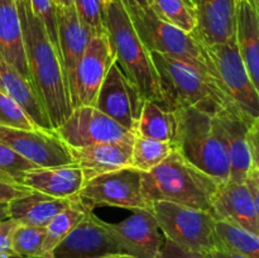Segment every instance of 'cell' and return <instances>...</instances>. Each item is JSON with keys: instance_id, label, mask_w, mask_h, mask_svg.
Returning <instances> with one entry per match:
<instances>
[{"instance_id": "cell-20", "label": "cell", "mask_w": 259, "mask_h": 258, "mask_svg": "<svg viewBox=\"0 0 259 258\" xmlns=\"http://www.w3.org/2000/svg\"><path fill=\"white\" fill-rule=\"evenodd\" d=\"M83 184V174L76 163L39 167L27 172L22 180L23 186L57 199L77 197Z\"/></svg>"}, {"instance_id": "cell-38", "label": "cell", "mask_w": 259, "mask_h": 258, "mask_svg": "<svg viewBox=\"0 0 259 258\" xmlns=\"http://www.w3.org/2000/svg\"><path fill=\"white\" fill-rule=\"evenodd\" d=\"M247 139L252 157V171H259V116L249 124Z\"/></svg>"}, {"instance_id": "cell-6", "label": "cell", "mask_w": 259, "mask_h": 258, "mask_svg": "<svg viewBox=\"0 0 259 258\" xmlns=\"http://www.w3.org/2000/svg\"><path fill=\"white\" fill-rule=\"evenodd\" d=\"M207 75L224 100L227 110L252 123L259 116V94L249 77L234 37L204 47Z\"/></svg>"}, {"instance_id": "cell-9", "label": "cell", "mask_w": 259, "mask_h": 258, "mask_svg": "<svg viewBox=\"0 0 259 258\" xmlns=\"http://www.w3.org/2000/svg\"><path fill=\"white\" fill-rule=\"evenodd\" d=\"M77 197L89 210L98 205L133 211L149 210L142 190V172L134 167H124L85 181Z\"/></svg>"}, {"instance_id": "cell-5", "label": "cell", "mask_w": 259, "mask_h": 258, "mask_svg": "<svg viewBox=\"0 0 259 258\" xmlns=\"http://www.w3.org/2000/svg\"><path fill=\"white\" fill-rule=\"evenodd\" d=\"M105 27L116 62L136 83L144 100L159 103L161 91L151 52L137 34L121 0H113L105 8Z\"/></svg>"}, {"instance_id": "cell-42", "label": "cell", "mask_w": 259, "mask_h": 258, "mask_svg": "<svg viewBox=\"0 0 259 258\" xmlns=\"http://www.w3.org/2000/svg\"><path fill=\"white\" fill-rule=\"evenodd\" d=\"M9 218V202H0V220Z\"/></svg>"}, {"instance_id": "cell-11", "label": "cell", "mask_w": 259, "mask_h": 258, "mask_svg": "<svg viewBox=\"0 0 259 258\" xmlns=\"http://www.w3.org/2000/svg\"><path fill=\"white\" fill-rule=\"evenodd\" d=\"M146 100L116 61L109 68L93 106L136 134Z\"/></svg>"}, {"instance_id": "cell-36", "label": "cell", "mask_w": 259, "mask_h": 258, "mask_svg": "<svg viewBox=\"0 0 259 258\" xmlns=\"http://www.w3.org/2000/svg\"><path fill=\"white\" fill-rule=\"evenodd\" d=\"M154 258H206L204 254L200 253L191 252L189 249L180 247L176 243L171 242L169 239L164 238L162 243L161 249L158 250L157 255Z\"/></svg>"}, {"instance_id": "cell-26", "label": "cell", "mask_w": 259, "mask_h": 258, "mask_svg": "<svg viewBox=\"0 0 259 258\" xmlns=\"http://www.w3.org/2000/svg\"><path fill=\"white\" fill-rule=\"evenodd\" d=\"M177 129L176 113L156 101H146L142 109L136 136L161 142H174Z\"/></svg>"}, {"instance_id": "cell-14", "label": "cell", "mask_w": 259, "mask_h": 258, "mask_svg": "<svg viewBox=\"0 0 259 258\" xmlns=\"http://www.w3.org/2000/svg\"><path fill=\"white\" fill-rule=\"evenodd\" d=\"M101 223L123 254L132 258H154L161 249L164 235L151 210H134L120 223Z\"/></svg>"}, {"instance_id": "cell-1", "label": "cell", "mask_w": 259, "mask_h": 258, "mask_svg": "<svg viewBox=\"0 0 259 258\" xmlns=\"http://www.w3.org/2000/svg\"><path fill=\"white\" fill-rule=\"evenodd\" d=\"M17 8L30 82L56 131L73 110L60 51L51 42L42 22L33 14L28 0H17Z\"/></svg>"}, {"instance_id": "cell-17", "label": "cell", "mask_w": 259, "mask_h": 258, "mask_svg": "<svg viewBox=\"0 0 259 258\" xmlns=\"http://www.w3.org/2000/svg\"><path fill=\"white\" fill-rule=\"evenodd\" d=\"M196 17L192 33L202 47L225 43L235 34L237 0H189Z\"/></svg>"}, {"instance_id": "cell-48", "label": "cell", "mask_w": 259, "mask_h": 258, "mask_svg": "<svg viewBox=\"0 0 259 258\" xmlns=\"http://www.w3.org/2000/svg\"><path fill=\"white\" fill-rule=\"evenodd\" d=\"M101 2H103L104 7H105V8H106V7H108V5H109V4H110V3H111V2H113V0H101Z\"/></svg>"}, {"instance_id": "cell-3", "label": "cell", "mask_w": 259, "mask_h": 258, "mask_svg": "<svg viewBox=\"0 0 259 258\" xmlns=\"http://www.w3.org/2000/svg\"><path fill=\"white\" fill-rule=\"evenodd\" d=\"M219 184L174 151L149 172H142V190L151 206L168 201L211 212L212 197Z\"/></svg>"}, {"instance_id": "cell-24", "label": "cell", "mask_w": 259, "mask_h": 258, "mask_svg": "<svg viewBox=\"0 0 259 258\" xmlns=\"http://www.w3.org/2000/svg\"><path fill=\"white\" fill-rule=\"evenodd\" d=\"M0 57L30 81L17 0H0Z\"/></svg>"}, {"instance_id": "cell-44", "label": "cell", "mask_w": 259, "mask_h": 258, "mask_svg": "<svg viewBox=\"0 0 259 258\" xmlns=\"http://www.w3.org/2000/svg\"><path fill=\"white\" fill-rule=\"evenodd\" d=\"M121 3L124 4V7H131V5H137V4L146 5L144 0H121Z\"/></svg>"}, {"instance_id": "cell-35", "label": "cell", "mask_w": 259, "mask_h": 258, "mask_svg": "<svg viewBox=\"0 0 259 258\" xmlns=\"http://www.w3.org/2000/svg\"><path fill=\"white\" fill-rule=\"evenodd\" d=\"M28 4L33 14L45 25L51 42L58 48L57 17H56V5L53 0H28Z\"/></svg>"}, {"instance_id": "cell-25", "label": "cell", "mask_w": 259, "mask_h": 258, "mask_svg": "<svg viewBox=\"0 0 259 258\" xmlns=\"http://www.w3.org/2000/svg\"><path fill=\"white\" fill-rule=\"evenodd\" d=\"M75 199H57L32 191L9 201V218L19 224L46 228L56 215L71 206Z\"/></svg>"}, {"instance_id": "cell-29", "label": "cell", "mask_w": 259, "mask_h": 258, "mask_svg": "<svg viewBox=\"0 0 259 258\" xmlns=\"http://www.w3.org/2000/svg\"><path fill=\"white\" fill-rule=\"evenodd\" d=\"M174 151L175 146L171 142L154 141L136 136L132 152V167L141 172H149L162 163Z\"/></svg>"}, {"instance_id": "cell-32", "label": "cell", "mask_w": 259, "mask_h": 258, "mask_svg": "<svg viewBox=\"0 0 259 258\" xmlns=\"http://www.w3.org/2000/svg\"><path fill=\"white\" fill-rule=\"evenodd\" d=\"M39 168L5 144L0 143V181L5 184L22 185L27 172Z\"/></svg>"}, {"instance_id": "cell-18", "label": "cell", "mask_w": 259, "mask_h": 258, "mask_svg": "<svg viewBox=\"0 0 259 258\" xmlns=\"http://www.w3.org/2000/svg\"><path fill=\"white\" fill-rule=\"evenodd\" d=\"M56 17H57L58 51H60L71 95L76 67L93 35L78 20L75 7H56Z\"/></svg>"}, {"instance_id": "cell-22", "label": "cell", "mask_w": 259, "mask_h": 258, "mask_svg": "<svg viewBox=\"0 0 259 258\" xmlns=\"http://www.w3.org/2000/svg\"><path fill=\"white\" fill-rule=\"evenodd\" d=\"M235 40L243 63L259 94V14L250 0H237Z\"/></svg>"}, {"instance_id": "cell-2", "label": "cell", "mask_w": 259, "mask_h": 258, "mask_svg": "<svg viewBox=\"0 0 259 258\" xmlns=\"http://www.w3.org/2000/svg\"><path fill=\"white\" fill-rule=\"evenodd\" d=\"M176 118L175 151L219 185L229 181V154L217 114L186 109L176 111Z\"/></svg>"}, {"instance_id": "cell-30", "label": "cell", "mask_w": 259, "mask_h": 258, "mask_svg": "<svg viewBox=\"0 0 259 258\" xmlns=\"http://www.w3.org/2000/svg\"><path fill=\"white\" fill-rule=\"evenodd\" d=\"M217 233L223 248L245 258H259V237L257 235L222 220L217 222Z\"/></svg>"}, {"instance_id": "cell-43", "label": "cell", "mask_w": 259, "mask_h": 258, "mask_svg": "<svg viewBox=\"0 0 259 258\" xmlns=\"http://www.w3.org/2000/svg\"><path fill=\"white\" fill-rule=\"evenodd\" d=\"M75 4V0H55L56 7H63V8H71Z\"/></svg>"}, {"instance_id": "cell-28", "label": "cell", "mask_w": 259, "mask_h": 258, "mask_svg": "<svg viewBox=\"0 0 259 258\" xmlns=\"http://www.w3.org/2000/svg\"><path fill=\"white\" fill-rule=\"evenodd\" d=\"M147 8L162 22L187 33L196 29V17L189 0H144Z\"/></svg>"}, {"instance_id": "cell-45", "label": "cell", "mask_w": 259, "mask_h": 258, "mask_svg": "<svg viewBox=\"0 0 259 258\" xmlns=\"http://www.w3.org/2000/svg\"><path fill=\"white\" fill-rule=\"evenodd\" d=\"M104 258H132L126 254H113V255H108V257H104Z\"/></svg>"}, {"instance_id": "cell-13", "label": "cell", "mask_w": 259, "mask_h": 258, "mask_svg": "<svg viewBox=\"0 0 259 258\" xmlns=\"http://www.w3.org/2000/svg\"><path fill=\"white\" fill-rule=\"evenodd\" d=\"M115 61L108 33L93 37L76 67L71 89L72 108L93 105L109 68Z\"/></svg>"}, {"instance_id": "cell-47", "label": "cell", "mask_w": 259, "mask_h": 258, "mask_svg": "<svg viewBox=\"0 0 259 258\" xmlns=\"http://www.w3.org/2000/svg\"><path fill=\"white\" fill-rule=\"evenodd\" d=\"M0 258H22V257H17V255H9V254H2V253H0Z\"/></svg>"}, {"instance_id": "cell-31", "label": "cell", "mask_w": 259, "mask_h": 258, "mask_svg": "<svg viewBox=\"0 0 259 258\" xmlns=\"http://www.w3.org/2000/svg\"><path fill=\"white\" fill-rule=\"evenodd\" d=\"M47 228L18 224L13 233L12 248L15 255L22 258H42Z\"/></svg>"}, {"instance_id": "cell-15", "label": "cell", "mask_w": 259, "mask_h": 258, "mask_svg": "<svg viewBox=\"0 0 259 258\" xmlns=\"http://www.w3.org/2000/svg\"><path fill=\"white\" fill-rule=\"evenodd\" d=\"M113 254L123 253L101 219L88 210L85 218L53 249L50 258H104Z\"/></svg>"}, {"instance_id": "cell-21", "label": "cell", "mask_w": 259, "mask_h": 258, "mask_svg": "<svg viewBox=\"0 0 259 258\" xmlns=\"http://www.w3.org/2000/svg\"><path fill=\"white\" fill-rule=\"evenodd\" d=\"M217 116L224 132L229 154V181L245 182L252 172V157L247 139L250 123L230 110H222Z\"/></svg>"}, {"instance_id": "cell-10", "label": "cell", "mask_w": 259, "mask_h": 258, "mask_svg": "<svg viewBox=\"0 0 259 258\" xmlns=\"http://www.w3.org/2000/svg\"><path fill=\"white\" fill-rule=\"evenodd\" d=\"M56 134L70 148L96 143H133L136 134L93 105H81L56 129Z\"/></svg>"}, {"instance_id": "cell-19", "label": "cell", "mask_w": 259, "mask_h": 258, "mask_svg": "<svg viewBox=\"0 0 259 258\" xmlns=\"http://www.w3.org/2000/svg\"><path fill=\"white\" fill-rule=\"evenodd\" d=\"M70 152L73 163L80 167L85 181H89L99 175L132 167L133 143H96L70 148Z\"/></svg>"}, {"instance_id": "cell-23", "label": "cell", "mask_w": 259, "mask_h": 258, "mask_svg": "<svg viewBox=\"0 0 259 258\" xmlns=\"http://www.w3.org/2000/svg\"><path fill=\"white\" fill-rule=\"evenodd\" d=\"M0 91L17 101L38 128L43 131H53L50 118L32 82L2 57H0Z\"/></svg>"}, {"instance_id": "cell-46", "label": "cell", "mask_w": 259, "mask_h": 258, "mask_svg": "<svg viewBox=\"0 0 259 258\" xmlns=\"http://www.w3.org/2000/svg\"><path fill=\"white\" fill-rule=\"evenodd\" d=\"M250 2L253 3V5H254V8L257 9V12L259 14V0H250Z\"/></svg>"}, {"instance_id": "cell-8", "label": "cell", "mask_w": 259, "mask_h": 258, "mask_svg": "<svg viewBox=\"0 0 259 258\" xmlns=\"http://www.w3.org/2000/svg\"><path fill=\"white\" fill-rule=\"evenodd\" d=\"M125 9L133 22L137 34L149 52L179 58L207 72L204 47L192 33L162 22L147 5H131L125 7Z\"/></svg>"}, {"instance_id": "cell-41", "label": "cell", "mask_w": 259, "mask_h": 258, "mask_svg": "<svg viewBox=\"0 0 259 258\" xmlns=\"http://www.w3.org/2000/svg\"><path fill=\"white\" fill-rule=\"evenodd\" d=\"M205 257L206 258H245L243 257V255L238 254V253L227 249V248H220V249L214 250V252L207 253V254H205Z\"/></svg>"}, {"instance_id": "cell-39", "label": "cell", "mask_w": 259, "mask_h": 258, "mask_svg": "<svg viewBox=\"0 0 259 258\" xmlns=\"http://www.w3.org/2000/svg\"><path fill=\"white\" fill-rule=\"evenodd\" d=\"M32 191L33 190L23 186V185L5 184V182L0 181V202H9Z\"/></svg>"}, {"instance_id": "cell-37", "label": "cell", "mask_w": 259, "mask_h": 258, "mask_svg": "<svg viewBox=\"0 0 259 258\" xmlns=\"http://www.w3.org/2000/svg\"><path fill=\"white\" fill-rule=\"evenodd\" d=\"M18 224L19 223L10 219V218L0 220V253L2 254L15 255L12 248V238Z\"/></svg>"}, {"instance_id": "cell-34", "label": "cell", "mask_w": 259, "mask_h": 258, "mask_svg": "<svg viewBox=\"0 0 259 258\" xmlns=\"http://www.w3.org/2000/svg\"><path fill=\"white\" fill-rule=\"evenodd\" d=\"M0 126L14 129H38L34 121L15 100L0 91Z\"/></svg>"}, {"instance_id": "cell-7", "label": "cell", "mask_w": 259, "mask_h": 258, "mask_svg": "<svg viewBox=\"0 0 259 258\" xmlns=\"http://www.w3.org/2000/svg\"><path fill=\"white\" fill-rule=\"evenodd\" d=\"M149 210L164 238L180 247L204 255L223 248L211 212L168 201L151 202Z\"/></svg>"}, {"instance_id": "cell-27", "label": "cell", "mask_w": 259, "mask_h": 258, "mask_svg": "<svg viewBox=\"0 0 259 258\" xmlns=\"http://www.w3.org/2000/svg\"><path fill=\"white\" fill-rule=\"evenodd\" d=\"M88 207L83 206L82 202L76 197L75 201L67 209L62 210L56 215L50 224L47 225V234L42 248V258H50L53 249L70 234L73 228L85 218Z\"/></svg>"}, {"instance_id": "cell-40", "label": "cell", "mask_w": 259, "mask_h": 258, "mask_svg": "<svg viewBox=\"0 0 259 258\" xmlns=\"http://www.w3.org/2000/svg\"><path fill=\"white\" fill-rule=\"evenodd\" d=\"M247 184L248 186H249L250 191H252L253 199H254V204H255V210H257V215L259 220V180L254 171L250 172L249 177H248L247 180Z\"/></svg>"}, {"instance_id": "cell-12", "label": "cell", "mask_w": 259, "mask_h": 258, "mask_svg": "<svg viewBox=\"0 0 259 258\" xmlns=\"http://www.w3.org/2000/svg\"><path fill=\"white\" fill-rule=\"evenodd\" d=\"M0 143L5 144L38 167L73 163L70 148L55 131L14 129L0 126Z\"/></svg>"}, {"instance_id": "cell-16", "label": "cell", "mask_w": 259, "mask_h": 258, "mask_svg": "<svg viewBox=\"0 0 259 258\" xmlns=\"http://www.w3.org/2000/svg\"><path fill=\"white\" fill-rule=\"evenodd\" d=\"M211 214L259 237V220L252 191L245 182L220 184L212 197Z\"/></svg>"}, {"instance_id": "cell-33", "label": "cell", "mask_w": 259, "mask_h": 258, "mask_svg": "<svg viewBox=\"0 0 259 258\" xmlns=\"http://www.w3.org/2000/svg\"><path fill=\"white\" fill-rule=\"evenodd\" d=\"M81 24L93 37L105 34V7L101 0H75L73 4Z\"/></svg>"}, {"instance_id": "cell-49", "label": "cell", "mask_w": 259, "mask_h": 258, "mask_svg": "<svg viewBox=\"0 0 259 258\" xmlns=\"http://www.w3.org/2000/svg\"><path fill=\"white\" fill-rule=\"evenodd\" d=\"M253 171H254V169H253ZM255 172V175H257V177H258V180H259V171H254Z\"/></svg>"}, {"instance_id": "cell-50", "label": "cell", "mask_w": 259, "mask_h": 258, "mask_svg": "<svg viewBox=\"0 0 259 258\" xmlns=\"http://www.w3.org/2000/svg\"><path fill=\"white\" fill-rule=\"evenodd\" d=\"M53 3H55V0H53Z\"/></svg>"}, {"instance_id": "cell-4", "label": "cell", "mask_w": 259, "mask_h": 258, "mask_svg": "<svg viewBox=\"0 0 259 258\" xmlns=\"http://www.w3.org/2000/svg\"><path fill=\"white\" fill-rule=\"evenodd\" d=\"M161 91L159 105L169 111L196 109L210 114L227 110L209 75L189 62L151 52Z\"/></svg>"}]
</instances>
